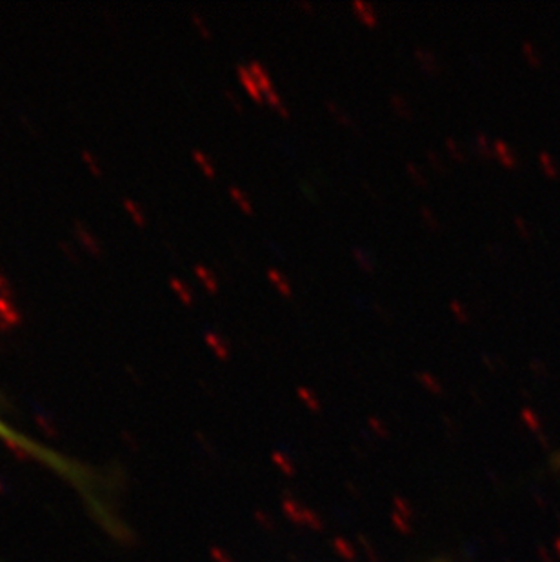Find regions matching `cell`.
<instances>
[{"mask_svg": "<svg viewBox=\"0 0 560 562\" xmlns=\"http://www.w3.org/2000/svg\"><path fill=\"white\" fill-rule=\"evenodd\" d=\"M0 440H2L5 446L13 448V450L20 451V453L31 457V459H35V461L38 462H42L44 466H48L49 469H53V471L60 473L64 477L71 478L75 484H79V486H84L86 484L84 477H82V471H80V468L77 466V464L68 461L66 457H62L60 453H57V451H53L51 448H48V446L40 444V442L35 440L33 437L18 431L15 426H11L2 415H0Z\"/></svg>", "mask_w": 560, "mask_h": 562, "instance_id": "6da1fadb", "label": "cell"}, {"mask_svg": "<svg viewBox=\"0 0 560 562\" xmlns=\"http://www.w3.org/2000/svg\"><path fill=\"white\" fill-rule=\"evenodd\" d=\"M237 75H238V82L244 86V90H246V93H248L251 98H253L257 104H264L266 98H264V93L260 91L259 84H257V80L253 79V75H251V71H249L248 66H238L237 68Z\"/></svg>", "mask_w": 560, "mask_h": 562, "instance_id": "7a4b0ae2", "label": "cell"}, {"mask_svg": "<svg viewBox=\"0 0 560 562\" xmlns=\"http://www.w3.org/2000/svg\"><path fill=\"white\" fill-rule=\"evenodd\" d=\"M249 71H251V75H253V79L257 80V84H259L260 91L264 93V98L268 95H271V93H275V84H273V80H271L270 73H268V69L262 66V62H259V60H251V62L248 64Z\"/></svg>", "mask_w": 560, "mask_h": 562, "instance_id": "3957f363", "label": "cell"}, {"mask_svg": "<svg viewBox=\"0 0 560 562\" xmlns=\"http://www.w3.org/2000/svg\"><path fill=\"white\" fill-rule=\"evenodd\" d=\"M413 53H415L417 64L420 66V69H422L424 73L437 75L440 71V62H439V59H437V55H435L433 51H429V49L422 48V46H417Z\"/></svg>", "mask_w": 560, "mask_h": 562, "instance_id": "277c9868", "label": "cell"}, {"mask_svg": "<svg viewBox=\"0 0 560 562\" xmlns=\"http://www.w3.org/2000/svg\"><path fill=\"white\" fill-rule=\"evenodd\" d=\"M351 7H353L357 18H359L366 27L375 29V27L378 26V16H376L375 9H373V5L371 4L362 2V0H355L353 4H351Z\"/></svg>", "mask_w": 560, "mask_h": 562, "instance_id": "5b68a950", "label": "cell"}, {"mask_svg": "<svg viewBox=\"0 0 560 562\" xmlns=\"http://www.w3.org/2000/svg\"><path fill=\"white\" fill-rule=\"evenodd\" d=\"M268 281L271 282V286L275 287L284 298L293 297V286H291L289 279H287L282 271L275 270V268H270V270H268Z\"/></svg>", "mask_w": 560, "mask_h": 562, "instance_id": "8992f818", "label": "cell"}, {"mask_svg": "<svg viewBox=\"0 0 560 562\" xmlns=\"http://www.w3.org/2000/svg\"><path fill=\"white\" fill-rule=\"evenodd\" d=\"M351 255H353V259L360 271H364V273H373V271H375V259H373V255L370 253V250L360 248V246H355L353 250H351Z\"/></svg>", "mask_w": 560, "mask_h": 562, "instance_id": "52a82bcc", "label": "cell"}, {"mask_svg": "<svg viewBox=\"0 0 560 562\" xmlns=\"http://www.w3.org/2000/svg\"><path fill=\"white\" fill-rule=\"evenodd\" d=\"M324 106H326V109H328V113L331 115V117L337 120V122H340L344 127H349V129H359L357 127V124H355V120L351 117H349L348 113L344 111L342 107L338 106L337 102L333 100H326L324 102Z\"/></svg>", "mask_w": 560, "mask_h": 562, "instance_id": "ba28073f", "label": "cell"}, {"mask_svg": "<svg viewBox=\"0 0 560 562\" xmlns=\"http://www.w3.org/2000/svg\"><path fill=\"white\" fill-rule=\"evenodd\" d=\"M229 195H231V198L235 200V204L238 206V209L244 213V215H248V217H253L255 215V209H253V204H251V200H249V196L244 193L240 187H235L233 186L231 189H229Z\"/></svg>", "mask_w": 560, "mask_h": 562, "instance_id": "9c48e42d", "label": "cell"}, {"mask_svg": "<svg viewBox=\"0 0 560 562\" xmlns=\"http://www.w3.org/2000/svg\"><path fill=\"white\" fill-rule=\"evenodd\" d=\"M389 104H391V109L398 115V117L402 118H411L413 115V107L411 104L407 102L406 96L402 95H391V98H389Z\"/></svg>", "mask_w": 560, "mask_h": 562, "instance_id": "30bf717a", "label": "cell"}, {"mask_svg": "<svg viewBox=\"0 0 560 562\" xmlns=\"http://www.w3.org/2000/svg\"><path fill=\"white\" fill-rule=\"evenodd\" d=\"M406 171H407V175H409V179L413 181V184H415L417 187H428L429 186L428 177L424 175V171L420 170V166H418L417 162H413V160H407V162H406Z\"/></svg>", "mask_w": 560, "mask_h": 562, "instance_id": "8fae6325", "label": "cell"}, {"mask_svg": "<svg viewBox=\"0 0 560 562\" xmlns=\"http://www.w3.org/2000/svg\"><path fill=\"white\" fill-rule=\"evenodd\" d=\"M420 217H422L424 226H426V228H428L431 233H437V231H440L442 224H440L439 217L435 215V211L428 206V204H424V206L420 207Z\"/></svg>", "mask_w": 560, "mask_h": 562, "instance_id": "7c38bea8", "label": "cell"}, {"mask_svg": "<svg viewBox=\"0 0 560 562\" xmlns=\"http://www.w3.org/2000/svg\"><path fill=\"white\" fill-rule=\"evenodd\" d=\"M491 148H495V146H491L489 138H487L484 133H476V135H475V149H476V153L480 155V157H484V159H491V157H493Z\"/></svg>", "mask_w": 560, "mask_h": 562, "instance_id": "4fadbf2b", "label": "cell"}, {"mask_svg": "<svg viewBox=\"0 0 560 562\" xmlns=\"http://www.w3.org/2000/svg\"><path fill=\"white\" fill-rule=\"evenodd\" d=\"M495 153H497L498 160L502 162V166H506V168H513L515 166V157H513L511 149L507 148V144L495 142Z\"/></svg>", "mask_w": 560, "mask_h": 562, "instance_id": "5bb4252c", "label": "cell"}, {"mask_svg": "<svg viewBox=\"0 0 560 562\" xmlns=\"http://www.w3.org/2000/svg\"><path fill=\"white\" fill-rule=\"evenodd\" d=\"M446 149H448L449 157L453 160H457V162H464L466 160V151L462 149V146H460L455 138L451 137L446 138Z\"/></svg>", "mask_w": 560, "mask_h": 562, "instance_id": "9a60e30c", "label": "cell"}, {"mask_svg": "<svg viewBox=\"0 0 560 562\" xmlns=\"http://www.w3.org/2000/svg\"><path fill=\"white\" fill-rule=\"evenodd\" d=\"M449 309H451V313H453L455 318H457L460 324L469 322V313H467V309H466V306L462 302H459V300H451Z\"/></svg>", "mask_w": 560, "mask_h": 562, "instance_id": "2e32d148", "label": "cell"}, {"mask_svg": "<svg viewBox=\"0 0 560 562\" xmlns=\"http://www.w3.org/2000/svg\"><path fill=\"white\" fill-rule=\"evenodd\" d=\"M426 157H428L429 164H431V168H433L435 171H439V173H446V171H448V166L444 164V160L440 159L439 153H437L435 149H428V151H426Z\"/></svg>", "mask_w": 560, "mask_h": 562, "instance_id": "e0dca14e", "label": "cell"}, {"mask_svg": "<svg viewBox=\"0 0 560 562\" xmlns=\"http://www.w3.org/2000/svg\"><path fill=\"white\" fill-rule=\"evenodd\" d=\"M551 466H553V469L560 471V450H557L551 457Z\"/></svg>", "mask_w": 560, "mask_h": 562, "instance_id": "ac0fdd59", "label": "cell"}, {"mask_svg": "<svg viewBox=\"0 0 560 562\" xmlns=\"http://www.w3.org/2000/svg\"><path fill=\"white\" fill-rule=\"evenodd\" d=\"M226 95L229 96V100H231V104H233V106H235V109H237L238 113H242V104H240V100H237V98L233 96V93H229V91H227Z\"/></svg>", "mask_w": 560, "mask_h": 562, "instance_id": "d6986e66", "label": "cell"}, {"mask_svg": "<svg viewBox=\"0 0 560 562\" xmlns=\"http://www.w3.org/2000/svg\"><path fill=\"white\" fill-rule=\"evenodd\" d=\"M298 7H300L302 11H306L307 15H311L313 11H315V7H313V5L309 4V2H298Z\"/></svg>", "mask_w": 560, "mask_h": 562, "instance_id": "ffe728a7", "label": "cell"}, {"mask_svg": "<svg viewBox=\"0 0 560 562\" xmlns=\"http://www.w3.org/2000/svg\"><path fill=\"white\" fill-rule=\"evenodd\" d=\"M302 187H304V191H306V195L309 196V198H313V200H315V193H313V187H309L307 184H302Z\"/></svg>", "mask_w": 560, "mask_h": 562, "instance_id": "44dd1931", "label": "cell"}, {"mask_svg": "<svg viewBox=\"0 0 560 562\" xmlns=\"http://www.w3.org/2000/svg\"><path fill=\"white\" fill-rule=\"evenodd\" d=\"M428 562H448L446 559H433V561H428Z\"/></svg>", "mask_w": 560, "mask_h": 562, "instance_id": "7402d4cb", "label": "cell"}]
</instances>
